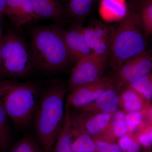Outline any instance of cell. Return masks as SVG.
Here are the masks:
<instances>
[{
  "label": "cell",
  "instance_id": "obj_14",
  "mask_svg": "<svg viewBox=\"0 0 152 152\" xmlns=\"http://www.w3.org/2000/svg\"><path fill=\"white\" fill-rule=\"evenodd\" d=\"M72 148L74 152H96L92 137L84 130L71 112Z\"/></svg>",
  "mask_w": 152,
  "mask_h": 152
},
{
  "label": "cell",
  "instance_id": "obj_13",
  "mask_svg": "<svg viewBox=\"0 0 152 152\" xmlns=\"http://www.w3.org/2000/svg\"><path fill=\"white\" fill-rule=\"evenodd\" d=\"M72 113L84 130L94 139L100 137L103 134L113 114H86L80 112Z\"/></svg>",
  "mask_w": 152,
  "mask_h": 152
},
{
  "label": "cell",
  "instance_id": "obj_6",
  "mask_svg": "<svg viewBox=\"0 0 152 152\" xmlns=\"http://www.w3.org/2000/svg\"><path fill=\"white\" fill-rule=\"evenodd\" d=\"M107 58L93 53L76 61L69 80L71 90L97 80L102 77Z\"/></svg>",
  "mask_w": 152,
  "mask_h": 152
},
{
  "label": "cell",
  "instance_id": "obj_31",
  "mask_svg": "<svg viewBox=\"0 0 152 152\" xmlns=\"http://www.w3.org/2000/svg\"><path fill=\"white\" fill-rule=\"evenodd\" d=\"M7 0H0V15L2 14Z\"/></svg>",
  "mask_w": 152,
  "mask_h": 152
},
{
  "label": "cell",
  "instance_id": "obj_8",
  "mask_svg": "<svg viewBox=\"0 0 152 152\" xmlns=\"http://www.w3.org/2000/svg\"><path fill=\"white\" fill-rule=\"evenodd\" d=\"M114 85L112 77H102L96 81L71 90L66 102L71 107L80 110L92 103L106 90Z\"/></svg>",
  "mask_w": 152,
  "mask_h": 152
},
{
  "label": "cell",
  "instance_id": "obj_9",
  "mask_svg": "<svg viewBox=\"0 0 152 152\" xmlns=\"http://www.w3.org/2000/svg\"><path fill=\"white\" fill-rule=\"evenodd\" d=\"M113 31L111 33L108 28L100 23L92 24L84 28L85 38L90 48L97 54L107 58Z\"/></svg>",
  "mask_w": 152,
  "mask_h": 152
},
{
  "label": "cell",
  "instance_id": "obj_27",
  "mask_svg": "<svg viewBox=\"0 0 152 152\" xmlns=\"http://www.w3.org/2000/svg\"><path fill=\"white\" fill-rule=\"evenodd\" d=\"M96 152H123L118 145L115 142H110L100 138H94Z\"/></svg>",
  "mask_w": 152,
  "mask_h": 152
},
{
  "label": "cell",
  "instance_id": "obj_34",
  "mask_svg": "<svg viewBox=\"0 0 152 152\" xmlns=\"http://www.w3.org/2000/svg\"><path fill=\"white\" fill-rule=\"evenodd\" d=\"M142 1H143L144 2H152V0H142Z\"/></svg>",
  "mask_w": 152,
  "mask_h": 152
},
{
  "label": "cell",
  "instance_id": "obj_5",
  "mask_svg": "<svg viewBox=\"0 0 152 152\" xmlns=\"http://www.w3.org/2000/svg\"><path fill=\"white\" fill-rule=\"evenodd\" d=\"M8 75L22 77L34 67L31 51L23 40L15 35L5 38L0 48V64Z\"/></svg>",
  "mask_w": 152,
  "mask_h": 152
},
{
  "label": "cell",
  "instance_id": "obj_36",
  "mask_svg": "<svg viewBox=\"0 0 152 152\" xmlns=\"http://www.w3.org/2000/svg\"></svg>",
  "mask_w": 152,
  "mask_h": 152
},
{
  "label": "cell",
  "instance_id": "obj_33",
  "mask_svg": "<svg viewBox=\"0 0 152 152\" xmlns=\"http://www.w3.org/2000/svg\"><path fill=\"white\" fill-rule=\"evenodd\" d=\"M32 152H43V151L42 150H41V148H39L37 149L34 150V151H33Z\"/></svg>",
  "mask_w": 152,
  "mask_h": 152
},
{
  "label": "cell",
  "instance_id": "obj_22",
  "mask_svg": "<svg viewBox=\"0 0 152 152\" xmlns=\"http://www.w3.org/2000/svg\"><path fill=\"white\" fill-rule=\"evenodd\" d=\"M9 118L0 104V151H5L11 138Z\"/></svg>",
  "mask_w": 152,
  "mask_h": 152
},
{
  "label": "cell",
  "instance_id": "obj_3",
  "mask_svg": "<svg viewBox=\"0 0 152 152\" xmlns=\"http://www.w3.org/2000/svg\"><path fill=\"white\" fill-rule=\"evenodd\" d=\"M139 14L131 10L114 30L109 56L116 70L127 61L146 51L147 43Z\"/></svg>",
  "mask_w": 152,
  "mask_h": 152
},
{
  "label": "cell",
  "instance_id": "obj_28",
  "mask_svg": "<svg viewBox=\"0 0 152 152\" xmlns=\"http://www.w3.org/2000/svg\"><path fill=\"white\" fill-rule=\"evenodd\" d=\"M133 137L132 135L127 134L118 139V145L123 152H127L132 143Z\"/></svg>",
  "mask_w": 152,
  "mask_h": 152
},
{
  "label": "cell",
  "instance_id": "obj_18",
  "mask_svg": "<svg viewBox=\"0 0 152 152\" xmlns=\"http://www.w3.org/2000/svg\"><path fill=\"white\" fill-rule=\"evenodd\" d=\"M71 112L70 106L66 102L64 121L53 152H74L72 148Z\"/></svg>",
  "mask_w": 152,
  "mask_h": 152
},
{
  "label": "cell",
  "instance_id": "obj_37",
  "mask_svg": "<svg viewBox=\"0 0 152 152\" xmlns=\"http://www.w3.org/2000/svg\"><path fill=\"white\" fill-rule=\"evenodd\" d=\"M0 152H1V151H0Z\"/></svg>",
  "mask_w": 152,
  "mask_h": 152
},
{
  "label": "cell",
  "instance_id": "obj_38",
  "mask_svg": "<svg viewBox=\"0 0 152 152\" xmlns=\"http://www.w3.org/2000/svg\"><path fill=\"white\" fill-rule=\"evenodd\" d=\"M0 28H1V26H0Z\"/></svg>",
  "mask_w": 152,
  "mask_h": 152
},
{
  "label": "cell",
  "instance_id": "obj_30",
  "mask_svg": "<svg viewBox=\"0 0 152 152\" xmlns=\"http://www.w3.org/2000/svg\"><path fill=\"white\" fill-rule=\"evenodd\" d=\"M146 115L148 122L152 126V103H150L146 108Z\"/></svg>",
  "mask_w": 152,
  "mask_h": 152
},
{
  "label": "cell",
  "instance_id": "obj_12",
  "mask_svg": "<svg viewBox=\"0 0 152 152\" xmlns=\"http://www.w3.org/2000/svg\"><path fill=\"white\" fill-rule=\"evenodd\" d=\"M119 89L114 85L106 90L92 103L78 110L79 112L86 114L114 113L119 108Z\"/></svg>",
  "mask_w": 152,
  "mask_h": 152
},
{
  "label": "cell",
  "instance_id": "obj_25",
  "mask_svg": "<svg viewBox=\"0 0 152 152\" xmlns=\"http://www.w3.org/2000/svg\"><path fill=\"white\" fill-rule=\"evenodd\" d=\"M39 148L31 136H26L17 143L11 152H32Z\"/></svg>",
  "mask_w": 152,
  "mask_h": 152
},
{
  "label": "cell",
  "instance_id": "obj_1",
  "mask_svg": "<svg viewBox=\"0 0 152 152\" xmlns=\"http://www.w3.org/2000/svg\"><path fill=\"white\" fill-rule=\"evenodd\" d=\"M64 84L49 87L39 97L34 115L36 135L44 152H53L65 116Z\"/></svg>",
  "mask_w": 152,
  "mask_h": 152
},
{
  "label": "cell",
  "instance_id": "obj_32",
  "mask_svg": "<svg viewBox=\"0 0 152 152\" xmlns=\"http://www.w3.org/2000/svg\"><path fill=\"white\" fill-rule=\"evenodd\" d=\"M148 130L149 132L150 136H151V138L152 141V126L150 124L148 125Z\"/></svg>",
  "mask_w": 152,
  "mask_h": 152
},
{
  "label": "cell",
  "instance_id": "obj_17",
  "mask_svg": "<svg viewBox=\"0 0 152 152\" xmlns=\"http://www.w3.org/2000/svg\"><path fill=\"white\" fill-rule=\"evenodd\" d=\"M150 103L134 90L129 88L124 89L119 95V107L126 113L142 110Z\"/></svg>",
  "mask_w": 152,
  "mask_h": 152
},
{
  "label": "cell",
  "instance_id": "obj_7",
  "mask_svg": "<svg viewBox=\"0 0 152 152\" xmlns=\"http://www.w3.org/2000/svg\"><path fill=\"white\" fill-rule=\"evenodd\" d=\"M152 71V56L146 51L124 63L111 77L116 86L125 89Z\"/></svg>",
  "mask_w": 152,
  "mask_h": 152
},
{
  "label": "cell",
  "instance_id": "obj_29",
  "mask_svg": "<svg viewBox=\"0 0 152 152\" xmlns=\"http://www.w3.org/2000/svg\"><path fill=\"white\" fill-rule=\"evenodd\" d=\"M132 135L133 137L132 143L126 152H140L141 146L134 136L133 135Z\"/></svg>",
  "mask_w": 152,
  "mask_h": 152
},
{
  "label": "cell",
  "instance_id": "obj_15",
  "mask_svg": "<svg viewBox=\"0 0 152 152\" xmlns=\"http://www.w3.org/2000/svg\"><path fill=\"white\" fill-rule=\"evenodd\" d=\"M36 19L59 20L64 15V10L60 0H31Z\"/></svg>",
  "mask_w": 152,
  "mask_h": 152
},
{
  "label": "cell",
  "instance_id": "obj_4",
  "mask_svg": "<svg viewBox=\"0 0 152 152\" xmlns=\"http://www.w3.org/2000/svg\"><path fill=\"white\" fill-rule=\"evenodd\" d=\"M31 49L34 66L42 70L61 69L72 60L64 31L56 27L35 30L32 34Z\"/></svg>",
  "mask_w": 152,
  "mask_h": 152
},
{
  "label": "cell",
  "instance_id": "obj_26",
  "mask_svg": "<svg viewBox=\"0 0 152 152\" xmlns=\"http://www.w3.org/2000/svg\"><path fill=\"white\" fill-rule=\"evenodd\" d=\"M148 125L139 130L133 135L141 146L149 150L152 146V141L148 130Z\"/></svg>",
  "mask_w": 152,
  "mask_h": 152
},
{
  "label": "cell",
  "instance_id": "obj_21",
  "mask_svg": "<svg viewBox=\"0 0 152 152\" xmlns=\"http://www.w3.org/2000/svg\"><path fill=\"white\" fill-rule=\"evenodd\" d=\"M134 90L147 102L152 101V72L148 74L127 87Z\"/></svg>",
  "mask_w": 152,
  "mask_h": 152
},
{
  "label": "cell",
  "instance_id": "obj_16",
  "mask_svg": "<svg viewBox=\"0 0 152 152\" xmlns=\"http://www.w3.org/2000/svg\"><path fill=\"white\" fill-rule=\"evenodd\" d=\"M129 134L127 125L126 120V113L122 110H118L112 115L111 118L107 127L100 138L115 142L123 136Z\"/></svg>",
  "mask_w": 152,
  "mask_h": 152
},
{
  "label": "cell",
  "instance_id": "obj_23",
  "mask_svg": "<svg viewBox=\"0 0 152 152\" xmlns=\"http://www.w3.org/2000/svg\"><path fill=\"white\" fill-rule=\"evenodd\" d=\"M101 11L116 17L124 18L126 13V7L123 0H102L101 4Z\"/></svg>",
  "mask_w": 152,
  "mask_h": 152
},
{
  "label": "cell",
  "instance_id": "obj_24",
  "mask_svg": "<svg viewBox=\"0 0 152 152\" xmlns=\"http://www.w3.org/2000/svg\"><path fill=\"white\" fill-rule=\"evenodd\" d=\"M142 28L145 34L152 35V2H146L139 14Z\"/></svg>",
  "mask_w": 152,
  "mask_h": 152
},
{
  "label": "cell",
  "instance_id": "obj_19",
  "mask_svg": "<svg viewBox=\"0 0 152 152\" xmlns=\"http://www.w3.org/2000/svg\"><path fill=\"white\" fill-rule=\"evenodd\" d=\"M147 107L140 111L126 113V122L129 134L134 135L142 128L149 124L147 119Z\"/></svg>",
  "mask_w": 152,
  "mask_h": 152
},
{
  "label": "cell",
  "instance_id": "obj_2",
  "mask_svg": "<svg viewBox=\"0 0 152 152\" xmlns=\"http://www.w3.org/2000/svg\"><path fill=\"white\" fill-rule=\"evenodd\" d=\"M39 97L38 87L32 83L0 80V104L9 120L20 129L30 125Z\"/></svg>",
  "mask_w": 152,
  "mask_h": 152
},
{
  "label": "cell",
  "instance_id": "obj_10",
  "mask_svg": "<svg viewBox=\"0 0 152 152\" xmlns=\"http://www.w3.org/2000/svg\"><path fill=\"white\" fill-rule=\"evenodd\" d=\"M65 41L71 59L78 61L93 53L88 45L84 34V27L75 25L64 31Z\"/></svg>",
  "mask_w": 152,
  "mask_h": 152
},
{
  "label": "cell",
  "instance_id": "obj_20",
  "mask_svg": "<svg viewBox=\"0 0 152 152\" xmlns=\"http://www.w3.org/2000/svg\"><path fill=\"white\" fill-rule=\"evenodd\" d=\"M94 0H69L67 10L71 16L81 18L91 10Z\"/></svg>",
  "mask_w": 152,
  "mask_h": 152
},
{
  "label": "cell",
  "instance_id": "obj_35",
  "mask_svg": "<svg viewBox=\"0 0 152 152\" xmlns=\"http://www.w3.org/2000/svg\"><path fill=\"white\" fill-rule=\"evenodd\" d=\"M146 152H152V151H150V150H148V151H147Z\"/></svg>",
  "mask_w": 152,
  "mask_h": 152
},
{
  "label": "cell",
  "instance_id": "obj_11",
  "mask_svg": "<svg viewBox=\"0 0 152 152\" xmlns=\"http://www.w3.org/2000/svg\"><path fill=\"white\" fill-rule=\"evenodd\" d=\"M2 14L18 27L36 19L31 0H7Z\"/></svg>",
  "mask_w": 152,
  "mask_h": 152
}]
</instances>
